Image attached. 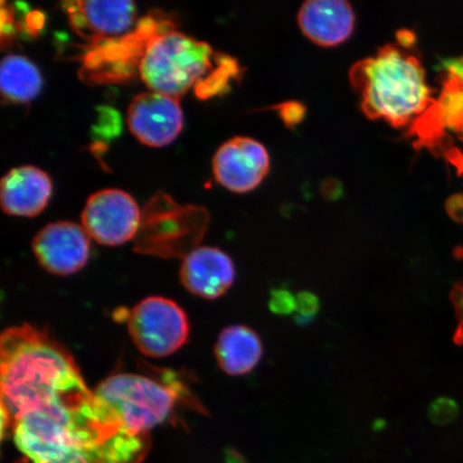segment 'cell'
<instances>
[{
	"label": "cell",
	"mask_w": 463,
	"mask_h": 463,
	"mask_svg": "<svg viewBox=\"0 0 463 463\" xmlns=\"http://www.w3.org/2000/svg\"><path fill=\"white\" fill-rule=\"evenodd\" d=\"M0 403L31 463H140L149 437L127 430L87 386L71 353L24 324L0 339Z\"/></svg>",
	"instance_id": "cell-1"
},
{
	"label": "cell",
	"mask_w": 463,
	"mask_h": 463,
	"mask_svg": "<svg viewBox=\"0 0 463 463\" xmlns=\"http://www.w3.org/2000/svg\"><path fill=\"white\" fill-rule=\"evenodd\" d=\"M350 80L367 118L397 128L420 118L434 103L419 57L402 45H384L374 56L356 62Z\"/></svg>",
	"instance_id": "cell-2"
},
{
	"label": "cell",
	"mask_w": 463,
	"mask_h": 463,
	"mask_svg": "<svg viewBox=\"0 0 463 463\" xmlns=\"http://www.w3.org/2000/svg\"><path fill=\"white\" fill-rule=\"evenodd\" d=\"M239 69L231 57L177 31L150 38L138 63V72L149 90L178 99L193 90L203 98L216 95L229 86Z\"/></svg>",
	"instance_id": "cell-3"
},
{
	"label": "cell",
	"mask_w": 463,
	"mask_h": 463,
	"mask_svg": "<svg viewBox=\"0 0 463 463\" xmlns=\"http://www.w3.org/2000/svg\"><path fill=\"white\" fill-rule=\"evenodd\" d=\"M94 391L127 430L142 437L171 418L178 397L170 386L136 373L109 376Z\"/></svg>",
	"instance_id": "cell-4"
},
{
	"label": "cell",
	"mask_w": 463,
	"mask_h": 463,
	"mask_svg": "<svg viewBox=\"0 0 463 463\" xmlns=\"http://www.w3.org/2000/svg\"><path fill=\"white\" fill-rule=\"evenodd\" d=\"M128 331L142 354L160 358L174 354L187 343L190 326L187 315L175 302L153 297L133 308Z\"/></svg>",
	"instance_id": "cell-5"
},
{
	"label": "cell",
	"mask_w": 463,
	"mask_h": 463,
	"mask_svg": "<svg viewBox=\"0 0 463 463\" xmlns=\"http://www.w3.org/2000/svg\"><path fill=\"white\" fill-rule=\"evenodd\" d=\"M142 213L129 194L104 189L90 196L82 213V225L90 239L104 246H120L135 239Z\"/></svg>",
	"instance_id": "cell-6"
},
{
	"label": "cell",
	"mask_w": 463,
	"mask_h": 463,
	"mask_svg": "<svg viewBox=\"0 0 463 463\" xmlns=\"http://www.w3.org/2000/svg\"><path fill=\"white\" fill-rule=\"evenodd\" d=\"M127 123L133 136L149 147H164L176 140L184 127L178 98L149 90L130 103Z\"/></svg>",
	"instance_id": "cell-7"
},
{
	"label": "cell",
	"mask_w": 463,
	"mask_h": 463,
	"mask_svg": "<svg viewBox=\"0 0 463 463\" xmlns=\"http://www.w3.org/2000/svg\"><path fill=\"white\" fill-rule=\"evenodd\" d=\"M269 171L268 149L247 137H236L225 142L213 160V172L217 182L236 194L256 189Z\"/></svg>",
	"instance_id": "cell-8"
},
{
	"label": "cell",
	"mask_w": 463,
	"mask_h": 463,
	"mask_svg": "<svg viewBox=\"0 0 463 463\" xmlns=\"http://www.w3.org/2000/svg\"><path fill=\"white\" fill-rule=\"evenodd\" d=\"M33 251L50 274L72 275L89 262L90 236L83 225L69 222L51 223L34 237Z\"/></svg>",
	"instance_id": "cell-9"
},
{
	"label": "cell",
	"mask_w": 463,
	"mask_h": 463,
	"mask_svg": "<svg viewBox=\"0 0 463 463\" xmlns=\"http://www.w3.org/2000/svg\"><path fill=\"white\" fill-rule=\"evenodd\" d=\"M69 23L79 36L90 40L118 37L132 26L136 4L127 0H78L63 4Z\"/></svg>",
	"instance_id": "cell-10"
},
{
	"label": "cell",
	"mask_w": 463,
	"mask_h": 463,
	"mask_svg": "<svg viewBox=\"0 0 463 463\" xmlns=\"http://www.w3.org/2000/svg\"><path fill=\"white\" fill-rule=\"evenodd\" d=\"M179 275L188 292L213 300L233 286L236 271L227 253L215 247H201L184 258Z\"/></svg>",
	"instance_id": "cell-11"
},
{
	"label": "cell",
	"mask_w": 463,
	"mask_h": 463,
	"mask_svg": "<svg viewBox=\"0 0 463 463\" xmlns=\"http://www.w3.org/2000/svg\"><path fill=\"white\" fill-rule=\"evenodd\" d=\"M300 31L307 38L324 48L346 42L355 26V14L345 0H309L299 9Z\"/></svg>",
	"instance_id": "cell-12"
},
{
	"label": "cell",
	"mask_w": 463,
	"mask_h": 463,
	"mask_svg": "<svg viewBox=\"0 0 463 463\" xmlns=\"http://www.w3.org/2000/svg\"><path fill=\"white\" fill-rule=\"evenodd\" d=\"M52 188L48 174L39 167H15L2 179L0 204L7 215L36 217L48 205Z\"/></svg>",
	"instance_id": "cell-13"
},
{
	"label": "cell",
	"mask_w": 463,
	"mask_h": 463,
	"mask_svg": "<svg viewBox=\"0 0 463 463\" xmlns=\"http://www.w3.org/2000/svg\"><path fill=\"white\" fill-rule=\"evenodd\" d=\"M262 354V341L250 327L229 326L219 335L215 356L219 367L229 375L240 376L251 373L258 366Z\"/></svg>",
	"instance_id": "cell-14"
},
{
	"label": "cell",
	"mask_w": 463,
	"mask_h": 463,
	"mask_svg": "<svg viewBox=\"0 0 463 463\" xmlns=\"http://www.w3.org/2000/svg\"><path fill=\"white\" fill-rule=\"evenodd\" d=\"M422 132L431 137L432 141L439 137V131L449 128L458 132L463 128V60L457 61L448 68L444 90L438 102L421 116Z\"/></svg>",
	"instance_id": "cell-15"
},
{
	"label": "cell",
	"mask_w": 463,
	"mask_h": 463,
	"mask_svg": "<svg viewBox=\"0 0 463 463\" xmlns=\"http://www.w3.org/2000/svg\"><path fill=\"white\" fill-rule=\"evenodd\" d=\"M43 75L27 57L11 54L5 56L0 66V90L8 101L28 103L43 89Z\"/></svg>",
	"instance_id": "cell-16"
},
{
	"label": "cell",
	"mask_w": 463,
	"mask_h": 463,
	"mask_svg": "<svg viewBox=\"0 0 463 463\" xmlns=\"http://www.w3.org/2000/svg\"><path fill=\"white\" fill-rule=\"evenodd\" d=\"M297 321L299 326H305L314 320L320 308L318 298L311 292H300L297 298Z\"/></svg>",
	"instance_id": "cell-17"
},
{
	"label": "cell",
	"mask_w": 463,
	"mask_h": 463,
	"mask_svg": "<svg viewBox=\"0 0 463 463\" xmlns=\"http://www.w3.org/2000/svg\"><path fill=\"white\" fill-rule=\"evenodd\" d=\"M269 309L278 316H288L298 309L297 298L285 288H276L270 294Z\"/></svg>",
	"instance_id": "cell-18"
},
{
	"label": "cell",
	"mask_w": 463,
	"mask_h": 463,
	"mask_svg": "<svg viewBox=\"0 0 463 463\" xmlns=\"http://www.w3.org/2000/svg\"><path fill=\"white\" fill-rule=\"evenodd\" d=\"M450 300L455 307L457 320H458V326H457L454 341L458 345H463V278L456 283L454 288L451 289Z\"/></svg>",
	"instance_id": "cell-19"
},
{
	"label": "cell",
	"mask_w": 463,
	"mask_h": 463,
	"mask_svg": "<svg viewBox=\"0 0 463 463\" xmlns=\"http://www.w3.org/2000/svg\"><path fill=\"white\" fill-rule=\"evenodd\" d=\"M283 123L288 127L298 125L304 118L306 109L299 102H286L277 107Z\"/></svg>",
	"instance_id": "cell-20"
},
{
	"label": "cell",
	"mask_w": 463,
	"mask_h": 463,
	"mask_svg": "<svg viewBox=\"0 0 463 463\" xmlns=\"http://www.w3.org/2000/svg\"><path fill=\"white\" fill-rule=\"evenodd\" d=\"M454 404L449 401H439L434 403L430 410L431 419L438 422L445 421L454 414Z\"/></svg>",
	"instance_id": "cell-21"
},
{
	"label": "cell",
	"mask_w": 463,
	"mask_h": 463,
	"mask_svg": "<svg viewBox=\"0 0 463 463\" xmlns=\"http://www.w3.org/2000/svg\"><path fill=\"white\" fill-rule=\"evenodd\" d=\"M459 140L462 143V148L451 147L447 150V158L453 165L459 174H463V128L458 131Z\"/></svg>",
	"instance_id": "cell-22"
},
{
	"label": "cell",
	"mask_w": 463,
	"mask_h": 463,
	"mask_svg": "<svg viewBox=\"0 0 463 463\" xmlns=\"http://www.w3.org/2000/svg\"><path fill=\"white\" fill-rule=\"evenodd\" d=\"M448 212L456 222H463V198L456 196L448 203Z\"/></svg>",
	"instance_id": "cell-23"
}]
</instances>
